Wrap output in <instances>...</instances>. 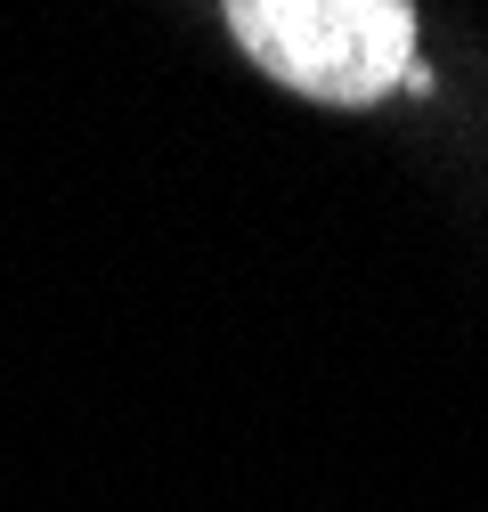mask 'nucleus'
Listing matches in <instances>:
<instances>
[{
    "label": "nucleus",
    "instance_id": "f257e3e1",
    "mask_svg": "<svg viewBox=\"0 0 488 512\" xmlns=\"http://www.w3.org/2000/svg\"><path fill=\"white\" fill-rule=\"evenodd\" d=\"M236 49L301 98L326 106H375L391 90L423 82V49L407 9H375V0H285V9H236Z\"/></svg>",
    "mask_w": 488,
    "mask_h": 512
}]
</instances>
